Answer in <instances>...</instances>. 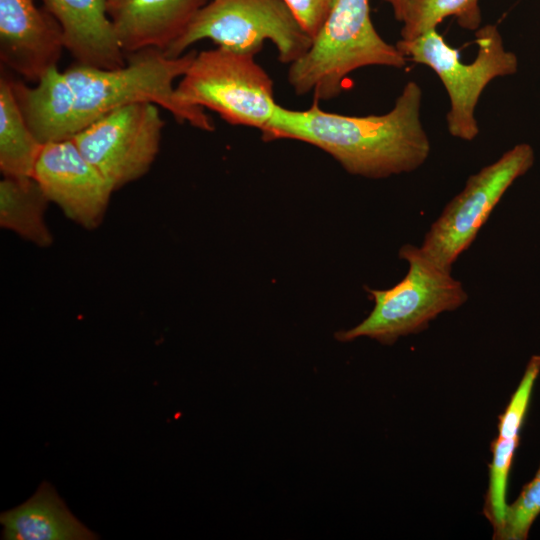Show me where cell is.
<instances>
[{
  "mask_svg": "<svg viewBox=\"0 0 540 540\" xmlns=\"http://www.w3.org/2000/svg\"><path fill=\"white\" fill-rule=\"evenodd\" d=\"M284 2L313 40L324 26L336 0H284Z\"/></svg>",
  "mask_w": 540,
  "mask_h": 540,
  "instance_id": "7402d4cb",
  "label": "cell"
},
{
  "mask_svg": "<svg viewBox=\"0 0 540 540\" xmlns=\"http://www.w3.org/2000/svg\"><path fill=\"white\" fill-rule=\"evenodd\" d=\"M540 373V355H533L510 402L499 417L498 435L501 438H518L526 415L535 381Z\"/></svg>",
  "mask_w": 540,
  "mask_h": 540,
  "instance_id": "44dd1931",
  "label": "cell"
},
{
  "mask_svg": "<svg viewBox=\"0 0 540 540\" xmlns=\"http://www.w3.org/2000/svg\"><path fill=\"white\" fill-rule=\"evenodd\" d=\"M33 178L74 223L87 230L102 223L114 189L72 138L43 144Z\"/></svg>",
  "mask_w": 540,
  "mask_h": 540,
  "instance_id": "30bf717a",
  "label": "cell"
},
{
  "mask_svg": "<svg viewBox=\"0 0 540 540\" xmlns=\"http://www.w3.org/2000/svg\"><path fill=\"white\" fill-rule=\"evenodd\" d=\"M518 438L496 437L492 443V460L489 465V486L486 495L485 513L496 531L502 524L507 503L506 490Z\"/></svg>",
  "mask_w": 540,
  "mask_h": 540,
  "instance_id": "d6986e66",
  "label": "cell"
},
{
  "mask_svg": "<svg viewBox=\"0 0 540 540\" xmlns=\"http://www.w3.org/2000/svg\"><path fill=\"white\" fill-rule=\"evenodd\" d=\"M23 116L42 144L72 138L76 134L74 90L57 66L46 71L35 87L12 81Z\"/></svg>",
  "mask_w": 540,
  "mask_h": 540,
  "instance_id": "5bb4252c",
  "label": "cell"
},
{
  "mask_svg": "<svg viewBox=\"0 0 540 540\" xmlns=\"http://www.w3.org/2000/svg\"><path fill=\"white\" fill-rule=\"evenodd\" d=\"M399 257L409 265L407 274L389 289L366 287L374 307L361 323L336 333L339 341L369 337L390 345L400 337L423 331L440 314L465 304L468 293L462 282L427 257L419 246L403 245Z\"/></svg>",
  "mask_w": 540,
  "mask_h": 540,
  "instance_id": "277c9868",
  "label": "cell"
},
{
  "mask_svg": "<svg viewBox=\"0 0 540 540\" xmlns=\"http://www.w3.org/2000/svg\"><path fill=\"white\" fill-rule=\"evenodd\" d=\"M533 148L515 145L467 179L425 233L420 249L447 270L475 240L508 188L533 165Z\"/></svg>",
  "mask_w": 540,
  "mask_h": 540,
  "instance_id": "ba28073f",
  "label": "cell"
},
{
  "mask_svg": "<svg viewBox=\"0 0 540 540\" xmlns=\"http://www.w3.org/2000/svg\"><path fill=\"white\" fill-rule=\"evenodd\" d=\"M406 57L386 42L370 17L369 0H336L309 50L289 66L288 82L297 95L331 100L350 73L367 66L402 69Z\"/></svg>",
  "mask_w": 540,
  "mask_h": 540,
  "instance_id": "3957f363",
  "label": "cell"
},
{
  "mask_svg": "<svg viewBox=\"0 0 540 540\" xmlns=\"http://www.w3.org/2000/svg\"><path fill=\"white\" fill-rule=\"evenodd\" d=\"M475 43L477 54L468 64L436 29L395 44L407 60L426 65L438 75L450 100L447 129L453 137L465 141L479 134L475 109L484 89L493 79L513 75L518 69L517 57L505 49L496 25L479 27Z\"/></svg>",
  "mask_w": 540,
  "mask_h": 540,
  "instance_id": "5b68a950",
  "label": "cell"
},
{
  "mask_svg": "<svg viewBox=\"0 0 540 540\" xmlns=\"http://www.w3.org/2000/svg\"><path fill=\"white\" fill-rule=\"evenodd\" d=\"M540 514V477H535L522 489L517 499L506 507L501 526L494 531V538L525 540L532 523Z\"/></svg>",
  "mask_w": 540,
  "mask_h": 540,
  "instance_id": "ffe728a7",
  "label": "cell"
},
{
  "mask_svg": "<svg viewBox=\"0 0 540 540\" xmlns=\"http://www.w3.org/2000/svg\"><path fill=\"white\" fill-rule=\"evenodd\" d=\"M209 1L116 0L108 6V13L126 55L148 48L164 52Z\"/></svg>",
  "mask_w": 540,
  "mask_h": 540,
  "instance_id": "7c38bea8",
  "label": "cell"
},
{
  "mask_svg": "<svg viewBox=\"0 0 540 540\" xmlns=\"http://www.w3.org/2000/svg\"><path fill=\"white\" fill-rule=\"evenodd\" d=\"M203 39L252 54L269 40L277 50L278 60L289 65L301 58L313 42L284 0H210L164 53L179 57Z\"/></svg>",
  "mask_w": 540,
  "mask_h": 540,
  "instance_id": "52a82bcc",
  "label": "cell"
},
{
  "mask_svg": "<svg viewBox=\"0 0 540 540\" xmlns=\"http://www.w3.org/2000/svg\"><path fill=\"white\" fill-rule=\"evenodd\" d=\"M116 0H108V6L113 4Z\"/></svg>",
  "mask_w": 540,
  "mask_h": 540,
  "instance_id": "cb8c5ba5",
  "label": "cell"
},
{
  "mask_svg": "<svg viewBox=\"0 0 540 540\" xmlns=\"http://www.w3.org/2000/svg\"><path fill=\"white\" fill-rule=\"evenodd\" d=\"M423 92L407 82L385 114L348 116L323 111L319 101L306 110L280 105L261 130L265 141L293 139L327 152L350 174L372 179L410 173L431 151L420 118Z\"/></svg>",
  "mask_w": 540,
  "mask_h": 540,
  "instance_id": "6da1fadb",
  "label": "cell"
},
{
  "mask_svg": "<svg viewBox=\"0 0 540 540\" xmlns=\"http://www.w3.org/2000/svg\"><path fill=\"white\" fill-rule=\"evenodd\" d=\"M383 1L387 2L392 7L395 19L399 22H403L409 0H383Z\"/></svg>",
  "mask_w": 540,
  "mask_h": 540,
  "instance_id": "603a6c76",
  "label": "cell"
},
{
  "mask_svg": "<svg viewBox=\"0 0 540 540\" xmlns=\"http://www.w3.org/2000/svg\"><path fill=\"white\" fill-rule=\"evenodd\" d=\"M447 17H455L463 29L476 31L482 19L479 0H409L401 39L411 40L436 29Z\"/></svg>",
  "mask_w": 540,
  "mask_h": 540,
  "instance_id": "ac0fdd59",
  "label": "cell"
},
{
  "mask_svg": "<svg viewBox=\"0 0 540 540\" xmlns=\"http://www.w3.org/2000/svg\"><path fill=\"white\" fill-rule=\"evenodd\" d=\"M43 144L30 130L12 80L0 78V170L4 177L32 178Z\"/></svg>",
  "mask_w": 540,
  "mask_h": 540,
  "instance_id": "e0dca14e",
  "label": "cell"
},
{
  "mask_svg": "<svg viewBox=\"0 0 540 540\" xmlns=\"http://www.w3.org/2000/svg\"><path fill=\"white\" fill-rule=\"evenodd\" d=\"M49 202L33 177H4L0 181V226L38 247H50L53 235L45 221Z\"/></svg>",
  "mask_w": 540,
  "mask_h": 540,
  "instance_id": "2e32d148",
  "label": "cell"
},
{
  "mask_svg": "<svg viewBox=\"0 0 540 540\" xmlns=\"http://www.w3.org/2000/svg\"><path fill=\"white\" fill-rule=\"evenodd\" d=\"M197 52L168 57L148 48L126 55V64L103 69L76 64L64 73L75 94L76 134L112 110L134 103H152L168 111L178 122L204 131L214 125L204 109L183 104L174 82L189 68Z\"/></svg>",
  "mask_w": 540,
  "mask_h": 540,
  "instance_id": "7a4b0ae2",
  "label": "cell"
},
{
  "mask_svg": "<svg viewBox=\"0 0 540 540\" xmlns=\"http://www.w3.org/2000/svg\"><path fill=\"white\" fill-rule=\"evenodd\" d=\"M0 522L7 540H91L96 535L67 509L55 489L43 482L22 505L3 512Z\"/></svg>",
  "mask_w": 540,
  "mask_h": 540,
  "instance_id": "9a60e30c",
  "label": "cell"
},
{
  "mask_svg": "<svg viewBox=\"0 0 540 540\" xmlns=\"http://www.w3.org/2000/svg\"><path fill=\"white\" fill-rule=\"evenodd\" d=\"M536 475L540 477V466H539V469H538Z\"/></svg>",
  "mask_w": 540,
  "mask_h": 540,
  "instance_id": "d4e9b609",
  "label": "cell"
},
{
  "mask_svg": "<svg viewBox=\"0 0 540 540\" xmlns=\"http://www.w3.org/2000/svg\"><path fill=\"white\" fill-rule=\"evenodd\" d=\"M159 108L152 103L122 106L72 137L114 191L143 177L154 163L164 126Z\"/></svg>",
  "mask_w": 540,
  "mask_h": 540,
  "instance_id": "9c48e42d",
  "label": "cell"
},
{
  "mask_svg": "<svg viewBox=\"0 0 540 540\" xmlns=\"http://www.w3.org/2000/svg\"><path fill=\"white\" fill-rule=\"evenodd\" d=\"M254 57L219 46L196 53L175 87L176 97L216 112L231 125L262 130L278 104L271 77Z\"/></svg>",
  "mask_w": 540,
  "mask_h": 540,
  "instance_id": "8992f818",
  "label": "cell"
},
{
  "mask_svg": "<svg viewBox=\"0 0 540 540\" xmlns=\"http://www.w3.org/2000/svg\"><path fill=\"white\" fill-rule=\"evenodd\" d=\"M58 23L64 47L78 64L114 69L126 64L108 0H41Z\"/></svg>",
  "mask_w": 540,
  "mask_h": 540,
  "instance_id": "4fadbf2b",
  "label": "cell"
},
{
  "mask_svg": "<svg viewBox=\"0 0 540 540\" xmlns=\"http://www.w3.org/2000/svg\"><path fill=\"white\" fill-rule=\"evenodd\" d=\"M63 49L58 23L33 0H0V58L7 67L37 82Z\"/></svg>",
  "mask_w": 540,
  "mask_h": 540,
  "instance_id": "8fae6325",
  "label": "cell"
}]
</instances>
